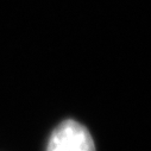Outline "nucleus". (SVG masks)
Wrapping results in <instances>:
<instances>
[{"label":"nucleus","mask_w":151,"mask_h":151,"mask_svg":"<svg viewBox=\"0 0 151 151\" xmlns=\"http://www.w3.org/2000/svg\"><path fill=\"white\" fill-rule=\"evenodd\" d=\"M47 151H95V143L85 125L65 119L51 132Z\"/></svg>","instance_id":"nucleus-1"}]
</instances>
